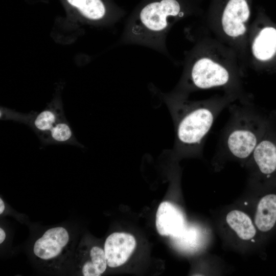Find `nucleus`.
<instances>
[{
  "label": "nucleus",
  "instance_id": "obj_2",
  "mask_svg": "<svg viewBox=\"0 0 276 276\" xmlns=\"http://www.w3.org/2000/svg\"><path fill=\"white\" fill-rule=\"evenodd\" d=\"M229 118L219 137L216 157L248 161L269 121L267 116L248 103L231 105Z\"/></svg>",
  "mask_w": 276,
  "mask_h": 276
},
{
  "label": "nucleus",
  "instance_id": "obj_15",
  "mask_svg": "<svg viewBox=\"0 0 276 276\" xmlns=\"http://www.w3.org/2000/svg\"><path fill=\"white\" fill-rule=\"evenodd\" d=\"M172 238L178 247L186 250H191L196 248L198 245L200 234L194 227H186L179 236Z\"/></svg>",
  "mask_w": 276,
  "mask_h": 276
},
{
  "label": "nucleus",
  "instance_id": "obj_7",
  "mask_svg": "<svg viewBox=\"0 0 276 276\" xmlns=\"http://www.w3.org/2000/svg\"><path fill=\"white\" fill-rule=\"evenodd\" d=\"M136 246L133 236L125 233H113L106 239L104 252L107 265L119 267L124 264L131 256Z\"/></svg>",
  "mask_w": 276,
  "mask_h": 276
},
{
  "label": "nucleus",
  "instance_id": "obj_6",
  "mask_svg": "<svg viewBox=\"0 0 276 276\" xmlns=\"http://www.w3.org/2000/svg\"><path fill=\"white\" fill-rule=\"evenodd\" d=\"M70 241L67 230L63 227H55L47 230L35 242L34 255L43 261H50L58 257Z\"/></svg>",
  "mask_w": 276,
  "mask_h": 276
},
{
  "label": "nucleus",
  "instance_id": "obj_1",
  "mask_svg": "<svg viewBox=\"0 0 276 276\" xmlns=\"http://www.w3.org/2000/svg\"><path fill=\"white\" fill-rule=\"evenodd\" d=\"M174 123V156H198L203 151L206 137L215 120L231 103V100L188 101L183 94H163Z\"/></svg>",
  "mask_w": 276,
  "mask_h": 276
},
{
  "label": "nucleus",
  "instance_id": "obj_12",
  "mask_svg": "<svg viewBox=\"0 0 276 276\" xmlns=\"http://www.w3.org/2000/svg\"><path fill=\"white\" fill-rule=\"evenodd\" d=\"M226 221L229 227L242 240H250L256 234V229L251 219L243 212L237 210L231 211L227 214Z\"/></svg>",
  "mask_w": 276,
  "mask_h": 276
},
{
  "label": "nucleus",
  "instance_id": "obj_9",
  "mask_svg": "<svg viewBox=\"0 0 276 276\" xmlns=\"http://www.w3.org/2000/svg\"><path fill=\"white\" fill-rule=\"evenodd\" d=\"M156 226L160 235L171 237L179 236L186 228L185 219L181 212L167 201L162 202L157 209Z\"/></svg>",
  "mask_w": 276,
  "mask_h": 276
},
{
  "label": "nucleus",
  "instance_id": "obj_13",
  "mask_svg": "<svg viewBox=\"0 0 276 276\" xmlns=\"http://www.w3.org/2000/svg\"><path fill=\"white\" fill-rule=\"evenodd\" d=\"M90 259L85 261L82 267L84 276H100L106 270L107 263L105 252L98 246H94L89 252Z\"/></svg>",
  "mask_w": 276,
  "mask_h": 276
},
{
  "label": "nucleus",
  "instance_id": "obj_8",
  "mask_svg": "<svg viewBox=\"0 0 276 276\" xmlns=\"http://www.w3.org/2000/svg\"><path fill=\"white\" fill-rule=\"evenodd\" d=\"M250 9L247 0H228L222 15V26L229 36L236 37L243 35L246 28L244 24L249 17Z\"/></svg>",
  "mask_w": 276,
  "mask_h": 276
},
{
  "label": "nucleus",
  "instance_id": "obj_11",
  "mask_svg": "<svg viewBox=\"0 0 276 276\" xmlns=\"http://www.w3.org/2000/svg\"><path fill=\"white\" fill-rule=\"evenodd\" d=\"M255 57L261 61L270 59L276 53V29L265 27L256 37L252 46Z\"/></svg>",
  "mask_w": 276,
  "mask_h": 276
},
{
  "label": "nucleus",
  "instance_id": "obj_17",
  "mask_svg": "<svg viewBox=\"0 0 276 276\" xmlns=\"http://www.w3.org/2000/svg\"><path fill=\"white\" fill-rule=\"evenodd\" d=\"M51 131L52 138L56 142H65L72 136L70 126L65 122H60L53 126Z\"/></svg>",
  "mask_w": 276,
  "mask_h": 276
},
{
  "label": "nucleus",
  "instance_id": "obj_4",
  "mask_svg": "<svg viewBox=\"0 0 276 276\" xmlns=\"http://www.w3.org/2000/svg\"><path fill=\"white\" fill-rule=\"evenodd\" d=\"M248 161L262 177H276V116L270 114L266 129Z\"/></svg>",
  "mask_w": 276,
  "mask_h": 276
},
{
  "label": "nucleus",
  "instance_id": "obj_3",
  "mask_svg": "<svg viewBox=\"0 0 276 276\" xmlns=\"http://www.w3.org/2000/svg\"><path fill=\"white\" fill-rule=\"evenodd\" d=\"M177 0H161L145 6L137 16L128 22L125 31L126 42L140 44L165 51L171 18L183 15Z\"/></svg>",
  "mask_w": 276,
  "mask_h": 276
},
{
  "label": "nucleus",
  "instance_id": "obj_14",
  "mask_svg": "<svg viewBox=\"0 0 276 276\" xmlns=\"http://www.w3.org/2000/svg\"><path fill=\"white\" fill-rule=\"evenodd\" d=\"M77 8L85 17L97 20L102 18L106 13L105 5L101 0H67Z\"/></svg>",
  "mask_w": 276,
  "mask_h": 276
},
{
  "label": "nucleus",
  "instance_id": "obj_5",
  "mask_svg": "<svg viewBox=\"0 0 276 276\" xmlns=\"http://www.w3.org/2000/svg\"><path fill=\"white\" fill-rule=\"evenodd\" d=\"M230 81L228 71L208 58H201L194 63L185 85L188 89H208L227 85Z\"/></svg>",
  "mask_w": 276,
  "mask_h": 276
},
{
  "label": "nucleus",
  "instance_id": "obj_16",
  "mask_svg": "<svg viewBox=\"0 0 276 276\" xmlns=\"http://www.w3.org/2000/svg\"><path fill=\"white\" fill-rule=\"evenodd\" d=\"M55 113L50 109L41 111L34 121L35 127L41 131H50L56 120Z\"/></svg>",
  "mask_w": 276,
  "mask_h": 276
},
{
  "label": "nucleus",
  "instance_id": "obj_18",
  "mask_svg": "<svg viewBox=\"0 0 276 276\" xmlns=\"http://www.w3.org/2000/svg\"><path fill=\"white\" fill-rule=\"evenodd\" d=\"M6 238V233L4 229L0 228V243L2 244Z\"/></svg>",
  "mask_w": 276,
  "mask_h": 276
},
{
  "label": "nucleus",
  "instance_id": "obj_19",
  "mask_svg": "<svg viewBox=\"0 0 276 276\" xmlns=\"http://www.w3.org/2000/svg\"><path fill=\"white\" fill-rule=\"evenodd\" d=\"M5 209V203L3 200H2V199L1 198H0V214H2L3 213Z\"/></svg>",
  "mask_w": 276,
  "mask_h": 276
},
{
  "label": "nucleus",
  "instance_id": "obj_10",
  "mask_svg": "<svg viewBox=\"0 0 276 276\" xmlns=\"http://www.w3.org/2000/svg\"><path fill=\"white\" fill-rule=\"evenodd\" d=\"M255 223L262 232L270 231L276 223V194H268L259 201L255 217Z\"/></svg>",
  "mask_w": 276,
  "mask_h": 276
}]
</instances>
